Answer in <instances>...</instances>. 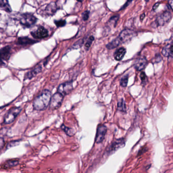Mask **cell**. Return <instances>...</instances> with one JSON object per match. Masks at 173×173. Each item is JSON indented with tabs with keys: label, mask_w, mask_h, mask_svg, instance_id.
Here are the masks:
<instances>
[{
	"label": "cell",
	"mask_w": 173,
	"mask_h": 173,
	"mask_svg": "<svg viewBox=\"0 0 173 173\" xmlns=\"http://www.w3.org/2000/svg\"><path fill=\"white\" fill-rule=\"evenodd\" d=\"M51 93L48 89H44L33 100V106L34 110L43 111L49 106L51 100Z\"/></svg>",
	"instance_id": "cell-1"
},
{
	"label": "cell",
	"mask_w": 173,
	"mask_h": 173,
	"mask_svg": "<svg viewBox=\"0 0 173 173\" xmlns=\"http://www.w3.org/2000/svg\"><path fill=\"white\" fill-rule=\"evenodd\" d=\"M172 19V14L169 11H165L158 16L155 22L151 24L152 27L156 28L159 26H163L168 24Z\"/></svg>",
	"instance_id": "cell-2"
},
{
	"label": "cell",
	"mask_w": 173,
	"mask_h": 173,
	"mask_svg": "<svg viewBox=\"0 0 173 173\" xmlns=\"http://www.w3.org/2000/svg\"><path fill=\"white\" fill-rule=\"evenodd\" d=\"M21 107H15L12 108L9 110L6 115L4 116V123L5 124H9L11 123L15 120L18 115L22 111Z\"/></svg>",
	"instance_id": "cell-3"
},
{
	"label": "cell",
	"mask_w": 173,
	"mask_h": 173,
	"mask_svg": "<svg viewBox=\"0 0 173 173\" xmlns=\"http://www.w3.org/2000/svg\"><path fill=\"white\" fill-rule=\"evenodd\" d=\"M136 35V33L130 29H124L120 33L117 39L120 44L130 41Z\"/></svg>",
	"instance_id": "cell-4"
},
{
	"label": "cell",
	"mask_w": 173,
	"mask_h": 173,
	"mask_svg": "<svg viewBox=\"0 0 173 173\" xmlns=\"http://www.w3.org/2000/svg\"><path fill=\"white\" fill-rule=\"evenodd\" d=\"M37 18L32 14L26 13L21 14L20 17V23L26 27H30L36 23Z\"/></svg>",
	"instance_id": "cell-5"
},
{
	"label": "cell",
	"mask_w": 173,
	"mask_h": 173,
	"mask_svg": "<svg viewBox=\"0 0 173 173\" xmlns=\"http://www.w3.org/2000/svg\"><path fill=\"white\" fill-rule=\"evenodd\" d=\"M63 98L64 96L58 92L53 94V96H51V100L49 104L50 108L52 110L59 108L62 104Z\"/></svg>",
	"instance_id": "cell-6"
},
{
	"label": "cell",
	"mask_w": 173,
	"mask_h": 173,
	"mask_svg": "<svg viewBox=\"0 0 173 173\" xmlns=\"http://www.w3.org/2000/svg\"><path fill=\"white\" fill-rule=\"evenodd\" d=\"M73 89L72 82H66L59 85L57 88V92L65 96L71 93Z\"/></svg>",
	"instance_id": "cell-7"
},
{
	"label": "cell",
	"mask_w": 173,
	"mask_h": 173,
	"mask_svg": "<svg viewBox=\"0 0 173 173\" xmlns=\"http://www.w3.org/2000/svg\"><path fill=\"white\" fill-rule=\"evenodd\" d=\"M33 37L37 39H42L48 36V31L43 26H39L33 31H31Z\"/></svg>",
	"instance_id": "cell-8"
},
{
	"label": "cell",
	"mask_w": 173,
	"mask_h": 173,
	"mask_svg": "<svg viewBox=\"0 0 173 173\" xmlns=\"http://www.w3.org/2000/svg\"><path fill=\"white\" fill-rule=\"evenodd\" d=\"M107 130V128L106 126L104 125H100L98 126V128H97L96 136L95 139V141L96 143H100L101 142H102L106 134Z\"/></svg>",
	"instance_id": "cell-9"
},
{
	"label": "cell",
	"mask_w": 173,
	"mask_h": 173,
	"mask_svg": "<svg viewBox=\"0 0 173 173\" xmlns=\"http://www.w3.org/2000/svg\"><path fill=\"white\" fill-rule=\"evenodd\" d=\"M124 146H125V141L123 138L116 140L107 149L108 152V153H113L114 152L116 151V150L123 147Z\"/></svg>",
	"instance_id": "cell-10"
},
{
	"label": "cell",
	"mask_w": 173,
	"mask_h": 173,
	"mask_svg": "<svg viewBox=\"0 0 173 173\" xmlns=\"http://www.w3.org/2000/svg\"><path fill=\"white\" fill-rule=\"evenodd\" d=\"M11 48L9 46L4 47L0 50V66L4 65V61L9 58Z\"/></svg>",
	"instance_id": "cell-11"
},
{
	"label": "cell",
	"mask_w": 173,
	"mask_h": 173,
	"mask_svg": "<svg viewBox=\"0 0 173 173\" xmlns=\"http://www.w3.org/2000/svg\"><path fill=\"white\" fill-rule=\"evenodd\" d=\"M147 60L145 57H141L137 59L134 63V67L137 71L143 70L147 65Z\"/></svg>",
	"instance_id": "cell-12"
},
{
	"label": "cell",
	"mask_w": 173,
	"mask_h": 173,
	"mask_svg": "<svg viewBox=\"0 0 173 173\" xmlns=\"http://www.w3.org/2000/svg\"><path fill=\"white\" fill-rule=\"evenodd\" d=\"M41 66H38V67H36L35 68L33 69L31 71H29L28 72L26 73L24 76V80H31V79L35 77L36 76L39 74L42 71Z\"/></svg>",
	"instance_id": "cell-13"
},
{
	"label": "cell",
	"mask_w": 173,
	"mask_h": 173,
	"mask_svg": "<svg viewBox=\"0 0 173 173\" xmlns=\"http://www.w3.org/2000/svg\"><path fill=\"white\" fill-rule=\"evenodd\" d=\"M57 9L56 3L54 2H52L46 6L44 10V13L46 15H52L57 12Z\"/></svg>",
	"instance_id": "cell-14"
},
{
	"label": "cell",
	"mask_w": 173,
	"mask_h": 173,
	"mask_svg": "<svg viewBox=\"0 0 173 173\" xmlns=\"http://www.w3.org/2000/svg\"><path fill=\"white\" fill-rule=\"evenodd\" d=\"M126 49L123 47H121L117 49L114 53V59L118 61L122 60L126 54Z\"/></svg>",
	"instance_id": "cell-15"
},
{
	"label": "cell",
	"mask_w": 173,
	"mask_h": 173,
	"mask_svg": "<svg viewBox=\"0 0 173 173\" xmlns=\"http://www.w3.org/2000/svg\"><path fill=\"white\" fill-rule=\"evenodd\" d=\"M162 54L165 57H171L173 56V45L168 44L163 47Z\"/></svg>",
	"instance_id": "cell-16"
},
{
	"label": "cell",
	"mask_w": 173,
	"mask_h": 173,
	"mask_svg": "<svg viewBox=\"0 0 173 173\" xmlns=\"http://www.w3.org/2000/svg\"><path fill=\"white\" fill-rule=\"evenodd\" d=\"M37 42V41L33 40L28 37H20L18 39V44L20 45L33 44Z\"/></svg>",
	"instance_id": "cell-17"
},
{
	"label": "cell",
	"mask_w": 173,
	"mask_h": 173,
	"mask_svg": "<svg viewBox=\"0 0 173 173\" xmlns=\"http://www.w3.org/2000/svg\"><path fill=\"white\" fill-rule=\"evenodd\" d=\"M0 7L6 12H11L12 11L8 0H0Z\"/></svg>",
	"instance_id": "cell-18"
},
{
	"label": "cell",
	"mask_w": 173,
	"mask_h": 173,
	"mask_svg": "<svg viewBox=\"0 0 173 173\" xmlns=\"http://www.w3.org/2000/svg\"><path fill=\"white\" fill-rule=\"evenodd\" d=\"M119 18V16L115 15L112 16V17L110 18L108 22V27L111 28V27H115L116 26L117 22L118 21Z\"/></svg>",
	"instance_id": "cell-19"
},
{
	"label": "cell",
	"mask_w": 173,
	"mask_h": 173,
	"mask_svg": "<svg viewBox=\"0 0 173 173\" xmlns=\"http://www.w3.org/2000/svg\"><path fill=\"white\" fill-rule=\"evenodd\" d=\"M120 45L119 42L118 41V39L116 38V39L113 40L109 43L108 44L106 45V47L108 49H114L116 47H118V46H119Z\"/></svg>",
	"instance_id": "cell-20"
},
{
	"label": "cell",
	"mask_w": 173,
	"mask_h": 173,
	"mask_svg": "<svg viewBox=\"0 0 173 173\" xmlns=\"http://www.w3.org/2000/svg\"><path fill=\"white\" fill-rule=\"evenodd\" d=\"M61 130H63L68 136L71 137V136H73L75 134V131L74 130L71 128H68L63 124L61 126Z\"/></svg>",
	"instance_id": "cell-21"
},
{
	"label": "cell",
	"mask_w": 173,
	"mask_h": 173,
	"mask_svg": "<svg viewBox=\"0 0 173 173\" xmlns=\"http://www.w3.org/2000/svg\"><path fill=\"white\" fill-rule=\"evenodd\" d=\"M19 163V161L18 160H8L5 164V167L6 168H11L14 167L17 165Z\"/></svg>",
	"instance_id": "cell-22"
},
{
	"label": "cell",
	"mask_w": 173,
	"mask_h": 173,
	"mask_svg": "<svg viewBox=\"0 0 173 173\" xmlns=\"http://www.w3.org/2000/svg\"><path fill=\"white\" fill-rule=\"evenodd\" d=\"M117 107H118V110L121 111V112H126V104H125L124 100L123 99H121L118 103Z\"/></svg>",
	"instance_id": "cell-23"
},
{
	"label": "cell",
	"mask_w": 173,
	"mask_h": 173,
	"mask_svg": "<svg viewBox=\"0 0 173 173\" xmlns=\"http://www.w3.org/2000/svg\"><path fill=\"white\" fill-rule=\"evenodd\" d=\"M128 76L126 75L120 80V85L123 87H126L128 85Z\"/></svg>",
	"instance_id": "cell-24"
},
{
	"label": "cell",
	"mask_w": 173,
	"mask_h": 173,
	"mask_svg": "<svg viewBox=\"0 0 173 173\" xmlns=\"http://www.w3.org/2000/svg\"><path fill=\"white\" fill-rule=\"evenodd\" d=\"M20 143V141H13L10 142L8 144L6 148L8 149H10L11 148L14 147L18 145Z\"/></svg>",
	"instance_id": "cell-25"
},
{
	"label": "cell",
	"mask_w": 173,
	"mask_h": 173,
	"mask_svg": "<svg viewBox=\"0 0 173 173\" xmlns=\"http://www.w3.org/2000/svg\"><path fill=\"white\" fill-rule=\"evenodd\" d=\"M54 24L57 27H62L66 25V22L63 20H55Z\"/></svg>",
	"instance_id": "cell-26"
},
{
	"label": "cell",
	"mask_w": 173,
	"mask_h": 173,
	"mask_svg": "<svg viewBox=\"0 0 173 173\" xmlns=\"http://www.w3.org/2000/svg\"><path fill=\"white\" fill-rule=\"evenodd\" d=\"M83 42H84V41H83V40L82 39L79 40V41L76 42L73 45V48H74V49H78V48H79L80 47H81V46H82Z\"/></svg>",
	"instance_id": "cell-27"
},
{
	"label": "cell",
	"mask_w": 173,
	"mask_h": 173,
	"mask_svg": "<svg viewBox=\"0 0 173 173\" xmlns=\"http://www.w3.org/2000/svg\"><path fill=\"white\" fill-rule=\"evenodd\" d=\"M93 40H94V37L93 36H91L89 38L88 41H87L86 43H85V47L87 49H89V48L90 47L91 44L93 43Z\"/></svg>",
	"instance_id": "cell-28"
},
{
	"label": "cell",
	"mask_w": 173,
	"mask_h": 173,
	"mask_svg": "<svg viewBox=\"0 0 173 173\" xmlns=\"http://www.w3.org/2000/svg\"><path fill=\"white\" fill-rule=\"evenodd\" d=\"M89 11L88 10H86L84 12H83L82 14V17L83 20L84 21H86L89 19Z\"/></svg>",
	"instance_id": "cell-29"
},
{
	"label": "cell",
	"mask_w": 173,
	"mask_h": 173,
	"mask_svg": "<svg viewBox=\"0 0 173 173\" xmlns=\"http://www.w3.org/2000/svg\"><path fill=\"white\" fill-rule=\"evenodd\" d=\"M140 78L141 79L142 82L145 83L146 81L147 80L146 75L145 73L144 72H142L140 74Z\"/></svg>",
	"instance_id": "cell-30"
},
{
	"label": "cell",
	"mask_w": 173,
	"mask_h": 173,
	"mask_svg": "<svg viewBox=\"0 0 173 173\" xmlns=\"http://www.w3.org/2000/svg\"><path fill=\"white\" fill-rule=\"evenodd\" d=\"M5 145V141L3 138H0V151Z\"/></svg>",
	"instance_id": "cell-31"
},
{
	"label": "cell",
	"mask_w": 173,
	"mask_h": 173,
	"mask_svg": "<svg viewBox=\"0 0 173 173\" xmlns=\"http://www.w3.org/2000/svg\"><path fill=\"white\" fill-rule=\"evenodd\" d=\"M133 1V0H127V2H126V4H124V5L122 6V8H121L120 10H123V9H124L128 5H129V4H130Z\"/></svg>",
	"instance_id": "cell-32"
},
{
	"label": "cell",
	"mask_w": 173,
	"mask_h": 173,
	"mask_svg": "<svg viewBox=\"0 0 173 173\" xmlns=\"http://www.w3.org/2000/svg\"><path fill=\"white\" fill-rule=\"evenodd\" d=\"M161 59H162V58H161V56L160 55V54H157L155 57V59H154V61H155L156 63H158V62L161 61Z\"/></svg>",
	"instance_id": "cell-33"
},
{
	"label": "cell",
	"mask_w": 173,
	"mask_h": 173,
	"mask_svg": "<svg viewBox=\"0 0 173 173\" xmlns=\"http://www.w3.org/2000/svg\"><path fill=\"white\" fill-rule=\"evenodd\" d=\"M169 7L171 8V9H172V8H173V0H169Z\"/></svg>",
	"instance_id": "cell-34"
},
{
	"label": "cell",
	"mask_w": 173,
	"mask_h": 173,
	"mask_svg": "<svg viewBox=\"0 0 173 173\" xmlns=\"http://www.w3.org/2000/svg\"><path fill=\"white\" fill-rule=\"evenodd\" d=\"M159 3H156V4H155L153 7V9L154 10H156L158 8V7L159 6Z\"/></svg>",
	"instance_id": "cell-35"
},
{
	"label": "cell",
	"mask_w": 173,
	"mask_h": 173,
	"mask_svg": "<svg viewBox=\"0 0 173 173\" xmlns=\"http://www.w3.org/2000/svg\"><path fill=\"white\" fill-rule=\"evenodd\" d=\"M145 13H143V14H142L140 16V20H143L144 18H145Z\"/></svg>",
	"instance_id": "cell-36"
},
{
	"label": "cell",
	"mask_w": 173,
	"mask_h": 173,
	"mask_svg": "<svg viewBox=\"0 0 173 173\" xmlns=\"http://www.w3.org/2000/svg\"><path fill=\"white\" fill-rule=\"evenodd\" d=\"M145 1L146 2H148L149 1V0H145Z\"/></svg>",
	"instance_id": "cell-37"
},
{
	"label": "cell",
	"mask_w": 173,
	"mask_h": 173,
	"mask_svg": "<svg viewBox=\"0 0 173 173\" xmlns=\"http://www.w3.org/2000/svg\"><path fill=\"white\" fill-rule=\"evenodd\" d=\"M78 1H81L82 0H78Z\"/></svg>",
	"instance_id": "cell-38"
}]
</instances>
